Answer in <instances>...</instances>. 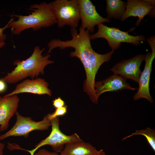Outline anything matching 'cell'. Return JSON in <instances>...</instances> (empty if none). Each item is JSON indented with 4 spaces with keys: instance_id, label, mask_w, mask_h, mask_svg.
<instances>
[{
    "instance_id": "6da1fadb",
    "label": "cell",
    "mask_w": 155,
    "mask_h": 155,
    "mask_svg": "<svg viewBox=\"0 0 155 155\" xmlns=\"http://www.w3.org/2000/svg\"><path fill=\"white\" fill-rule=\"evenodd\" d=\"M70 33L72 39L63 41L53 39L48 44V53L53 49L58 47L60 49L72 47L74 51L70 52L71 57L78 58L82 64L86 75V79L84 84V91L89 96L91 100L94 104H97V98L94 87L95 78L101 65L105 62L111 59L114 51L104 54L97 53L92 49L91 43L90 32L87 30L80 27L78 33L76 28H71Z\"/></svg>"
},
{
    "instance_id": "7a4b0ae2",
    "label": "cell",
    "mask_w": 155,
    "mask_h": 155,
    "mask_svg": "<svg viewBox=\"0 0 155 155\" xmlns=\"http://www.w3.org/2000/svg\"><path fill=\"white\" fill-rule=\"evenodd\" d=\"M30 9L34 11L28 15H12L18 18L17 20H14V18H11L7 24L13 34L19 35L23 30L30 28L36 31L42 28L49 27L57 23L51 2L35 4L30 6Z\"/></svg>"
},
{
    "instance_id": "3957f363",
    "label": "cell",
    "mask_w": 155,
    "mask_h": 155,
    "mask_svg": "<svg viewBox=\"0 0 155 155\" xmlns=\"http://www.w3.org/2000/svg\"><path fill=\"white\" fill-rule=\"evenodd\" d=\"M44 49V48L41 49L39 46H36L32 55L26 59L14 61L13 64L16 66L14 69L7 73L2 80L5 83L13 84L28 77L34 79L37 78L39 75L43 74L45 67L54 62L49 59L51 57L50 54L42 55Z\"/></svg>"
},
{
    "instance_id": "277c9868",
    "label": "cell",
    "mask_w": 155,
    "mask_h": 155,
    "mask_svg": "<svg viewBox=\"0 0 155 155\" xmlns=\"http://www.w3.org/2000/svg\"><path fill=\"white\" fill-rule=\"evenodd\" d=\"M97 26L98 31L95 33L90 35V39L93 40L99 38H104L107 41L111 50L114 51L120 47L121 42L132 43L134 45L138 46L146 40L144 35L134 36L129 34L128 32L130 30L123 31L116 28L108 27L102 23Z\"/></svg>"
},
{
    "instance_id": "5b68a950",
    "label": "cell",
    "mask_w": 155,
    "mask_h": 155,
    "mask_svg": "<svg viewBox=\"0 0 155 155\" xmlns=\"http://www.w3.org/2000/svg\"><path fill=\"white\" fill-rule=\"evenodd\" d=\"M51 3L58 27L68 25L76 28L80 20L78 0H56Z\"/></svg>"
},
{
    "instance_id": "8992f818",
    "label": "cell",
    "mask_w": 155,
    "mask_h": 155,
    "mask_svg": "<svg viewBox=\"0 0 155 155\" xmlns=\"http://www.w3.org/2000/svg\"><path fill=\"white\" fill-rule=\"evenodd\" d=\"M52 130L49 135L37 144L32 150L28 151L32 155L39 148L44 145L51 146L56 152H60L67 143L77 142L82 141L76 133L70 135L63 133L59 128V119L56 117L51 121Z\"/></svg>"
},
{
    "instance_id": "52a82bcc",
    "label": "cell",
    "mask_w": 155,
    "mask_h": 155,
    "mask_svg": "<svg viewBox=\"0 0 155 155\" xmlns=\"http://www.w3.org/2000/svg\"><path fill=\"white\" fill-rule=\"evenodd\" d=\"M15 114L16 121L15 125L9 130L0 136V140L12 136H23L27 138L29 133L32 131H45L51 126V121L47 119L46 116L42 120L35 121L29 117L23 116L18 111Z\"/></svg>"
},
{
    "instance_id": "ba28073f",
    "label": "cell",
    "mask_w": 155,
    "mask_h": 155,
    "mask_svg": "<svg viewBox=\"0 0 155 155\" xmlns=\"http://www.w3.org/2000/svg\"><path fill=\"white\" fill-rule=\"evenodd\" d=\"M150 46L152 52L147 53L144 60V67L140 75L138 91L133 96L134 100H138L141 98L146 99L150 103L153 102L150 92V80L152 70V64L155 57V36L154 35L146 40Z\"/></svg>"
},
{
    "instance_id": "9c48e42d",
    "label": "cell",
    "mask_w": 155,
    "mask_h": 155,
    "mask_svg": "<svg viewBox=\"0 0 155 155\" xmlns=\"http://www.w3.org/2000/svg\"><path fill=\"white\" fill-rule=\"evenodd\" d=\"M81 28L90 32H94L96 25L104 22H109L108 18H104L97 12L96 7L90 0H78Z\"/></svg>"
},
{
    "instance_id": "30bf717a",
    "label": "cell",
    "mask_w": 155,
    "mask_h": 155,
    "mask_svg": "<svg viewBox=\"0 0 155 155\" xmlns=\"http://www.w3.org/2000/svg\"><path fill=\"white\" fill-rule=\"evenodd\" d=\"M145 57V55L139 54L130 59L122 60L116 64L110 70L114 74L138 83L142 73L140 67Z\"/></svg>"
},
{
    "instance_id": "8fae6325",
    "label": "cell",
    "mask_w": 155,
    "mask_h": 155,
    "mask_svg": "<svg viewBox=\"0 0 155 155\" xmlns=\"http://www.w3.org/2000/svg\"><path fill=\"white\" fill-rule=\"evenodd\" d=\"M126 9L121 20L123 21L130 17H137L138 20L135 25L138 26L142 20L146 15L155 17V5H153L146 0H128Z\"/></svg>"
},
{
    "instance_id": "7c38bea8",
    "label": "cell",
    "mask_w": 155,
    "mask_h": 155,
    "mask_svg": "<svg viewBox=\"0 0 155 155\" xmlns=\"http://www.w3.org/2000/svg\"><path fill=\"white\" fill-rule=\"evenodd\" d=\"M49 84L44 79L38 78L35 79L24 80L17 85L11 92L3 96L7 97L19 93H29L38 95L46 94L51 96V91L48 88Z\"/></svg>"
},
{
    "instance_id": "4fadbf2b",
    "label": "cell",
    "mask_w": 155,
    "mask_h": 155,
    "mask_svg": "<svg viewBox=\"0 0 155 155\" xmlns=\"http://www.w3.org/2000/svg\"><path fill=\"white\" fill-rule=\"evenodd\" d=\"M126 80L119 75L114 74L104 80L95 82L94 87L97 98L98 99L100 94L107 92H117L125 89L131 90L138 89L131 87Z\"/></svg>"
},
{
    "instance_id": "5bb4252c",
    "label": "cell",
    "mask_w": 155,
    "mask_h": 155,
    "mask_svg": "<svg viewBox=\"0 0 155 155\" xmlns=\"http://www.w3.org/2000/svg\"><path fill=\"white\" fill-rule=\"evenodd\" d=\"M19 100L17 94L2 97L0 95V131L8 128L10 120L17 111Z\"/></svg>"
},
{
    "instance_id": "9a60e30c",
    "label": "cell",
    "mask_w": 155,
    "mask_h": 155,
    "mask_svg": "<svg viewBox=\"0 0 155 155\" xmlns=\"http://www.w3.org/2000/svg\"><path fill=\"white\" fill-rule=\"evenodd\" d=\"M96 148L88 143L83 141L65 144L60 155H95Z\"/></svg>"
},
{
    "instance_id": "2e32d148",
    "label": "cell",
    "mask_w": 155,
    "mask_h": 155,
    "mask_svg": "<svg viewBox=\"0 0 155 155\" xmlns=\"http://www.w3.org/2000/svg\"><path fill=\"white\" fill-rule=\"evenodd\" d=\"M106 11L108 19L121 20L126 9V2L121 0H106Z\"/></svg>"
},
{
    "instance_id": "e0dca14e",
    "label": "cell",
    "mask_w": 155,
    "mask_h": 155,
    "mask_svg": "<svg viewBox=\"0 0 155 155\" xmlns=\"http://www.w3.org/2000/svg\"><path fill=\"white\" fill-rule=\"evenodd\" d=\"M136 135H141L145 136L152 149L155 151V131L154 129L148 127L145 130H136L135 132L124 137L122 140Z\"/></svg>"
},
{
    "instance_id": "ac0fdd59",
    "label": "cell",
    "mask_w": 155,
    "mask_h": 155,
    "mask_svg": "<svg viewBox=\"0 0 155 155\" xmlns=\"http://www.w3.org/2000/svg\"><path fill=\"white\" fill-rule=\"evenodd\" d=\"M67 106L66 105L60 108H56L53 113L48 114L45 116L47 119L51 121L56 117L65 115L67 112Z\"/></svg>"
},
{
    "instance_id": "d6986e66",
    "label": "cell",
    "mask_w": 155,
    "mask_h": 155,
    "mask_svg": "<svg viewBox=\"0 0 155 155\" xmlns=\"http://www.w3.org/2000/svg\"><path fill=\"white\" fill-rule=\"evenodd\" d=\"M52 102L53 106L56 108L63 107L65 105L64 101L59 97L53 100Z\"/></svg>"
},
{
    "instance_id": "ffe728a7",
    "label": "cell",
    "mask_w": 155,
    "mask_h": 155,
    "mask_svg": "<svg viewBox=\"0 0 155 155\" xmlns=\"http://www.w3.org/2000/svg\"><path fill=\"white\" fill-rule=\"evenodd\" d=\"M8 28L7 24L4 27L0 28V42H4L6 40L7 38L6 35L4 34L3 32L4 30Z\"/></svg>"
},
{
    "instance_id": "44dd1931",
    "label": "cell",
    "mask_w": 155,
    "mask_h": 155,
    "mask_svg": "<svg viewBox=\"0 0 155 155\" xmlns=\"http://www.w3.org/2000/svg\"><path fill=\"white\" fill-rule=\"evenodd\" d=\"M32 155H51V152L44 149H40Z\"/></svg>"
},
{
    "instance_id": "7402d4cb",
    "label": "cell",
    "mask_w": 155,
    "mask_h": 155,
    "mask_svg": "<svg viewBox=\"0 0 155 155\" xmlns=\"http://www.w3.org/2000/svg\"><path fill=\"white\" fill-rule=\"evenodd\" d=\"M5 82L3 80L0 79V93L3 92L6 89Z\"/></svg>"
},
{
    "instance_id": "603a6c76",
    "label": "cell",
    "mask_w": 155,
    "mask_h": 155,
    "mask_svg": "<svg viewBox=\"0 0 155 155\" xmlns=\"http://www.w3.org/2000/svg\"><path fill=\"white\" fill-rule=\"evenodd\" d=\"M4 147V144L0 142V155H3Z\"/></svg>"
},
{
    "instance_id": "cb8c5ba5",
    "label": "cell",
    "mask_w": 155,
    "mask_h": 155,
    "mask_svg": "<svg viewBox=\"0 0 155 155\" xmlns=\"http://www.w3.org/2000/svg\"><path fill=\"white\" fill-rule=\"evenodd\" d=\"M95 155H106L103 149L98 151Z\"/></svg>"
},
{
    "instance_id": "d4e9b609",
    "label": "cell",
    "mask_w": 155,
    "mask_h": 155,
    "mask_svg": "<svg viewBox=\"0 0 155 155\" xmlns=\"http://www.w3.org/2000/svg\"><path fill=\"white\" fill-rule=\"evenodd\" d=\"M5 45V42H0V49L3 47Z\"/></svg>"
},
{
    "instance_id": "484cf974",
    "label": "cell",
    "mask_w": 155,
    "mask_h": 155,
    "mask_svg": "<svg viewBox=\"0 0 155 155\" xmlns=\"http://www.w3.org/2000/svg\"><path fill=\"white\" fill-rule=\"evenodd\" d=\"M51 155H60L58 154L56 152H51Z\"/></svg>"
}]
</instances>
